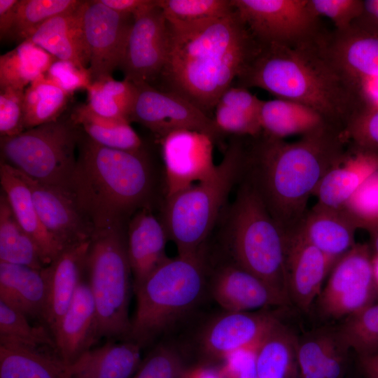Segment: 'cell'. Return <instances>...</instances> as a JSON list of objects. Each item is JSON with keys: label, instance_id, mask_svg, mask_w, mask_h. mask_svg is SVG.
<instances>
[{"label": "cell", "instance_id": "cell-1", "mask_svg": "<svg viewBox=\"0 0 378 378\" xmlns=\"http://www.w3.org/2000/svg\"><path fill=\"white\" fill-rule=\"evenodd\" d=\"M328 34L293 48L259 44L237 77V86L260 88L277 98L305 105L344 133L357 115L373 104L365 84L332 56Z\"/></svg>", "mask_w": 378, "mask_h": 378}, {"label": "cell", "instance_id": "cell-2", "mask_svg": "<svg viewBox=\"0 0 378 378\" xmlns=\"http://www.w3.org/2000/svg\"><path fill=\"white\" fill-rule=\"evenodd\" d=\"M167 22L169 50L157 88L183 97L207 114L254 56L259 43L235 9L220 18Z\"/></svg>", "mask_w": 378, "mask_h": 378}, {"label": "cell", "instance_id": "cell-3", "mask_svg": "<svg viewBox=\"0 0 378 378\" xmlns=\"http://www.w3.org/2000/svg\"><path fill=\"white\" fill-rule=\"evenodd\" d=\"M246 142L243 178L256 191L283 234L297 230L325 174L344 153L343 132L326 126L287 142L262 132Z\"/></svg>", "mask_w": 378, "mask_h": 378}, {"label": "cell", "instance_id": "cell-4", "mask_svg": "<svg viewBox=\"0 0 378 378\" xmlns=\"http://www.w3.org/2000/svg\"><path fill=\"white\" fill-rule=\"evenodd\" d=\"M155 186L154 168L144 147L117 150L80 136L69 190L94 234L122 227L135 211L150 209Z\"/></svg>", "mask_w": 378, "mask_h": 378}, {"label": "cell", "instance_id": "cell-5", "mask_svg": "<svg viewBox=\"0 0 378 378\" xmlns=\"http://www.w3.org/2000/svg\"><path fill=\"white\" fill-rule=\"evenodd\" d=\"M209 274L204 248L167 257L134 290L136 308L130 340L147 346L186 317L209 293Z\"/></svg>", "mask_w": 378, "mask_h": 378}, {"label": "cell", "instance_id": "cell-6", "mask_svg": "<svg viewBox=\"0 0 378 378\" xmlns=\"http://www.w3.org/2000/svg\"><path fill=\"white\" fill-rule=\"evenodd\" d=\"M245 155L246 142L233 136L211 178L164 198L161 220L178 255H192L204 248L233 187L243 177Z\"/></svg>", "mask_w": 378, "mask_h": 378}, {"label": "cell", "instance_id": "cell-7", "mask_svg": "<svg viewBox=\"0 0 378 378\" xmlns=\"http://www.w3.org/2000/svg\"><path fill=\"white\" fill-rule=\"evenodd\" d=\"M240 183L226 226L230 260L290 302L283 233L252 186L243 178Z\"/></svg>", "mask_w": 378, "mask_h": 378}, {"label": "cell", "instance_id": "cell-8", "mask_svg": "<svg viewBox=\"0 0 378 378\" xmlns=\"http://www.w3.org/2000/svg\"><path fill=\"white\" fill-rule=\"evenodd\" d=\"M85 272L95 305L99 340H130L133 281L122 227L94 234Z\"/></svg>", "mask_w": 378, "mask_h": 378}, {"label": "cell", "instance_id": "cell-9", "mask_svg": "<svg viewBox=\"0 0 378 378\" xmlns=\"http://www.w3.org/2000/svg\"><path fill=\"white\" fill-rule=\"evenodd\" d=\"M71 118L1 136L2 161L39 182L69 190L81 134Z\"/></svg>", "mask_w": 378, "mask_h": 378}, {"label": "cell", "instance_id": "cell-10", "mask_svg": "<svg viewBox=\"0 0 378 378\" xmlns=\"http://www.w3.org/2000/svg\"><path fill=\"white\" fill-rule=\"evenodd\" d=\"M254 39L262 45L298 47L322 37L309 0H231Z\"/></svg>", "mask_w": 378, "mask_h": 378}, {"label": "cell", "instance_id": "cell-11", "mask_svg": "<svg viewBox=\"0 0 378 378\" xmlns=\"http://www.w3.org/2000/svg\"><path fill=\"white\" fill-rule=\"evenodd\" d=\"M370 244L356 243L332 267L316 300L323 321L342 320L374 304L378 295Z\"/></svg>", "mask_w": 378, "mask_h": 378}, {"label": "cell", "instance_id": "cell-12", "mask_svg": "<svg viewBox=\"0 0 378 378\" xmlns=\"http://www.w3.org/2000/svg\"><path fill=\"white\" fill-rule=\"evenodd\" d=\"M136 94L130 117L155 134L160 140L181 130L209 135L214 142L224 136L214 118L183 97L148 84H134Z\"/></svg>", "mask_w": 378, "mask_h": 378}, {"label": "cell", "instance_id": "cell-13", "mask_svg": "<svg viewBox=\"0 0 378 378\" xmlns=\"http://www.w3.org/2000/svg\"><path fill=\"white\" fill-rule=\"evenodd\" d=\"M134 18L111 9L100 0L84 1L83 27L90 55L92 83L120 68Z\"/></svg>", "mask_w": 378, "mask_h": 378}, {"label": "cell", "instance_id": "cell-14", "mask_svg": "<svg viewBox=\"0 0 378 378\" xmlns=\"http://www.w3.org/2000/svg\"><path fill=\"white\" fill-rule=\"evenodd\" d=\"M164 162V198L211 178L216 166L209 135L197 131L181 130L160 140Z\"/></svg>", "mask_w": 378, "mask_h": 378}, {"label": "cell", "instance_id": "cell-15", "mask_svg": "<svg viewBox=\"0 0 378 378\" xmlns=\"http://www.w3.org/2000/svg\"><path fill=\"white\" fill-rule=\"evenodd\" d=\"M169 50L168 22L158 4L134 18L119 68L124 79L153 85L166 64Z\"/></svg>", "mask_w": 378, "mask_h": 378}, {"label": "cell", "instance_id": "cell-16", "mask_svg": "<svg viewBox=\"0 0 378 378\" xmlns=\"http://www.w3.org/2000/svg\"><path fill=\"white\" fill-rule=\"evenodd\" d=\"M279 316L267 309L257 312H227L209 319L197 336L204 358L218 360L255 347Z\"/></svg>", "mask_w": 378, "mask_h": 378}, {"label": "cell", "instance_id": "cell-17", "mask_svg": "<svg viewBox=\"0 0 378 378\" xmlns=\"http://www.w3.org/2000/svg\"><path fill=\"white\" fill-rule=\"evenodd\" d=\"M285 268L291 306L308 314L335 261L309 241L298 230L283 234Z\"/></svg>", "mask_w": 378, "mask_h": 378}, {"label": "cell", "instance_id": "cell-18", "mask_svg": "<svg viewBox=\"0 0 378 378\" xmlns=\"http://www.w3.org/2000/svg\"><path fill=\"white\" fill-rule=\"evenodd\" d=\"M18 172L31 192L43 226L64 248L92 239L94 228L71 192Z\"/></svg>", "mask_w": 378, "mask_h": 378}, {"label": "cell", "instance_id": "cell-19", "mask_svg": "<svg viewBox=\"0 0 378 378\" xmlns=\"http://www.w3.org/2000/svg\"><path fill=\"white\" fill-rule=\"evenodd\" d=\"M208 292L227 312L291 306L265 282L231 260L220 265L211 274L209 270Z\"/></svg>", "mask_w": 378, "mask_h": 378}, {"label": "cell", "instance_id": "cell-20", "mask_svg": "<svg viewBox=\"0 0 378 378\" xmlns=\"http://www.w3.org/2000/svg\"><path fill=\"white\" fill-rule=\"evenodd\" d=\"M91 239L64 248L42 270L47 286L43 321L52 335L69 307L85 272Z\"/></svg>", "mask_w": 378, "mask_h": 378}, {"label": "cell", "instance_id": "cell-21", "mask_svg": "<svg viewBox=\"0 0 378 378\" xmlns=\"http://www.w3.org/2000/svg\"><path fill=\"white\" fill-rule=\"evenodd\" d=\"M52 336L57 355L66 367L76 363L98 342L97 312L88 281L82 279Z\"/></svg>", "mask_w": 378, "mask_h": 378}, {"label": "cell", "instance_id": "cell-22", "mask_svg": "<svg viewBox=\"0 0 378 378\" xmlns=\"http://www.w3.org/2000/svg\"><path fill=\"white\" fill-rule=\"evenodd\" d=\"M169 240L162 222L150 208L137 211L129 223L127 250L133 276V291L167 256V241Z\"/></svg>", "mask_w": 378, "mask_h": 378}, {"label": "cell", "instance_id": "cell-23", "mask_svg": "<svg viewBox=\"0 0 378 378\" xmlns=\"http://www.w3.org/2000/svg\"><path fill=\"white\" fill-rule=\"evenodd\" d=\"M358 229L357 222L344 208L316 203L308 210L298 230L324 254L337 261L355 245Z\"/></svg>", "mask_w": 378, "mask_h": 378}, {"label": "cell", "instance_id": "cell-24", "mask_svg": "<svg viewBox=\"0 0 378 378\" xmlns=\"http://www.w3.org/2000/svg\"><path fill=\"white\" fill-rule=\"evenodd\" d=\"M0 183L16 219L35 242L44 265H48L64 248L43 226L31 192L19 172L2 160Z\"/></svg>", "mask_w": 378, "mask_h": 378}, {"label": "cell", "instance_id": "cell-25", "mask_svg": "<svg viewBox=\"0 0 378 378\" xmlns=\"http://www.w3.org/2000/svg\"><path fill=\"white\" fill-rule=\"evenodd\" d=\"M377 170V155L349 146L318 183L314 194L317 204L343 208L360 185Z\"/></svg>", "mask_w": 378, "mask_h": 378}, {"label": "cell", "instance_id": "cell-26", "mask_svg": "<svg viewBox=\"0 0 378 378\" xmlns=\"http://www.w3.org/2000/svg\"><path fill=\"white\" fill-rule=\"evenodd\" d=\"M83 2L76 9L48 20L27 40L57 59L69 61L88 69L90 55L83 27Z\"/></svg>", "mask_w": 378, "mask_h": 378}, {"label": "cell", "instance_id": "cell-27", "mask_svg": "<svg viewBox=\"0 0 378 378\" xmlns=\"http://www.w3.org/2000/svg\"><path fill=\"white\" fill-rule=\"evenodd\" d=\"M42 270L0 262V300L27 317L43 320L47 286Z\"/></svg>", "mask_w": 378, "mask_h": 378}, {"label": "cell", "instance_id": "cell-28", "mask_svg": "<svg viewBox=\"0 0 378 378\" xmlns=\"http://www.w3.org/2000/svg\"><path fill=\"white\" fill-rule=\"evenodd\" d=\"M141 347L131 340L91 349L68 367L69 378H130L141 364Z\"/></svg>", "mask_w": 378, "mask_h": 378}, {"label": "cell", "instance_id": "cell-29", "mask_svg": "<svg viewBox=\"0 0 378 378\" xmlns=\"http://www.w3.org/2000/svg\"><path fill=\"white\" fill-rule=\"evenodd\" d=\"M298 336L278 317L254 348L257 378H300Z\"/></svg>", "mask_w": 378, "mask_h": 378}, {"label": "cell", "instance_id": "cell-30", "mask_svg": "<svg viewBox=\"0 0 378 378\" xmlns=\"http://www.w3.org/2000/svg\"><path fill=\"white\" fill-rule=\"evenodd\" d=\"M328 48L338 64L364 83L378 78V36L354 25L327 36Z\"/></svg>", "mask_w": 378, "mask_h": 378}, {"label": "cell", "instance_id": "cell-31", "mask_svg": "<svg viewBox=\"0 0 378 378\" xmlns=\"http://www.w3.org/2000/svg\"><path fill=\"white\" fill-rule=\"evenodd\" d=\"M263 100L243 87H230L215 107L214 120L223 136L256 137L262 132L260 111Z\"/></svg>", "mask_w": 378, "mask_h": 378}, {"label": "cell", "instance_id": "cell-32", "mask_svg": "<svg viewBox=\"0 0 378 378\" xmlns=\"http://www.w3.org/2000/svg\"><path fill=\"white\" fill-rule=\"evenodd\" d=\"M0 378H69L68 367L52 349L0 342Z\"/></svg>", "mask_w": 378, "mask_h": 378}, {"label": "cell", "instance_id": "cell-33", "mask_svg": "<svg viewBox=\"0 0 378 378\" xmlns=\"http://www.w3.org/2000/svg\"><path fill=\"white\" fill-rule=\"evenodd\" d=\"M260 125L264 134L279 139L293 135L303 136L329 126L312 108L279 98L263 102Z\"/></svg>", "mask_w": 378, "mask_h": 378}, {"label": "cell", "instance_id": "cell-34", "mask_svg": "<svg viewBox=\"0 0 378 378\" xmlns=\"http://www.w3.org/2000/svg\"><path fill=\"white\" fill-rule=\"evenodd\" d=\"M57 59L29 41L0 56V89L25 90Z\"/></svg>", "mask_w": 378, "mask_h": 378}, {"label": "cell", "instance_id": "cell-35", "mask_svg": "<svg viewBox=\"0 0 378 378\" xmlns=\"http://www.w3.org/2000/svg\"><path fill=\"white\" fill-rule=\"evenodd\" d=\"M71 118L76 125L83 127L89 138L98 144L121 150H137L143 148L140 137L127 120L99 115L86 104L76 107Z\"/></svg>", "mask_w": 378, "mask_h": 378}, {"label": "cell", "instance_id": "cell-36", "mask_svg": "<svg viewBox=\"0 0 378 378\" xmlns=\"http://www.w3.org/2000/svg\"><path fill=\"white\" fill-rule=\"evenodd\" d=\"M0 262L42 270L39 250L16 219L6 195L0 197Z\"/></svg>", "mask_w": 378, "mask_h": 378}, {"label": "cell", "instance_id": "cell-37", "mask_svg": "<svg viewBox=\"0 0 378 378\" xmlns=\"http://www.w3.org/2000/svg\"><path fill=\"white\" fill-rule=\"evenodd\" d=\"M70 96L44 76L31 83L24 94L25 130L59 119Z\"/></svg>", "mask_w": 378, "mask_h": 378}, {"label": "cell", "instance_id": "cell-38", "mask_svg": "<svg viewBox=\"0 0 378 378\" xmlns=\"http://www.w3.org/2000/svg\"><path fill=\"white\" fill-rule=\"evenodd\" d=\"M88 107L94 113L106 118L127 120L134 106L136 85L126 80L112 76L97 80L87 89Z\"/></svg>", "mask_w": 378, "mask_h": 378}, {"label": "cell", "instance_id": "cell-39", "mask_svg": "<svg viewBox=\"0 0 378 378\" xmlns=\"http://www.w3.org/2000/svg\"><path fill=\"white\" fill-rule=\"evenodd\" d=\"M80 0H18L15 18L9 35L20 43L50 18L76 9Z\"/></svg>", "mask_w": 378, "mask_h": 378}, {"label": "cell", "instance_id": "cell-40", "mask_svg": "<svg viewBox=\"0 0 378 378\" xmlns=\"http://www.w3.org/2000/svg\"><path fill=\"white\" fill-rule=\"evenodd\" d=\"M43 326H31L24 314L0 300V342L50 349L57 353L54 337Z\"/></svg>", "mask_w": 378, "mask_h": 378}, {"label": "cell", "instance_id": "cell-41", "mask_svg": "<svg viewBox=\"0 0 378 378\" xmlns=\"http://www.w3.org/2000/svg\"><path fill=\"white\" fill-rule=\"evenodd\" d=\"M335 327L356 356L378 351V303L346 317Z\"/></svg>", "mask_w": 378, "mask_h": 378}, {"label": "cell", "instance_id": "cell-42", "mask_svg": "<svg viewBox=\"0 0 378 378\" xmlns=\"http://www.w3.org/2000/svg\"><path fill=\"white\" fill-rule=\"evenodd\" d=\"M335 335V325H326L298 336V363L300 378H325L324 365Z\"/></svg>", "mask_w": 378, "mask_h": 378}, {"label": "cell", "instance_id": "cell-43", "mask_svg": "<svg viewBox=\"0 0 378 378\" xmlns=\"http://www.w3.org/2000/svg\"><path fill=\"white\" fill-rule=\"evenodd\" d=\"M169 22H190L226 16L234 8L231 0H158Z\"/></svg>", "mask_w": 378, "mask_h": 378}, {"label": "cell", "instance_id": "cell-44", "mask_svg": "<svg viewBox=\"0 0 378 378\" xmlns=\"http://www.w3.org/2000/svg\"><path fill=\"white\" fill-rule=\"evenodd\" d=\"M343 208L360 229L368 231L378 225V170L360 185Z\"/></svg>", "mask_w": 378, "mask_h": 378}, {"label": "cell", "instance_id": "cell-45", "mask_svg": "<svg viewBox=\"0 0 378 378\" xmlns=\"http://www.w3.org/2000/svg\"><path fill=\"white\" fill-rule=\"evenodd\" d=\"M183 361L176 346L159 344L140 364L134 378H185Z\"/></svg>", "mask_w": 378, "mask_h": 378}, {"label": "cell", "instance_id": "cell-46", "mask_svg": "<svg viewBox=\"0 0 378 378\" xmlns=\"http://www.w3.org/2000/svg\"><path fill=\"white\" fill-rule=\"evenodd\" d=\"M349 146L378 156V106L357 115L344 132Z\"/></svg>", "mask_w": 378, "mask_h": 378}, {"label": "cell", "instance_id": "cell-47", "mask_svg": "<svg viewBox=\"0 0 378 378\" xmlns=\"http://www.w3.org/2000/svg\"><path fill=\"white\" fill-rule=\"evenodd\" d=\"M24 90H0V134L12 136L25 130L24 127Z\"/></svg>", "mask_w": 378, "mask_h": 378}, {"label": "cell", "instance_id": "cell-48", "mask_svg": "<svg viewBox=\"0 0 378 378\" xmlns=\"http://www.w3.org/2000/svg\"><path fill=\"white\" fill-rule=\"evenodd\" d=\"M309 5L317 17H326L336 30H344L360 15L363 0H309Z\"/></svg>", "mask_w": 378, "mask_h": 378}, {"label": "cell", "instance_id": "cell-49", "mask_svg": "<svg viewBox=\"0 0 378 378\" xmlns=\"http://www.w3.org/2000/svg\"><path fill=\"white\" fill-rule=\"evenodd\" d=\"M44 76L70 95L78 90H87L92 84L88 68L61 59L55 60Z\"/></svg>", "mask_w": 378, "mask_h": 378}, {"label": "cell", "instance_id": "cell-50", "mask_svg": "<svg viewBox=\"0 0 378 378\" xmlns=\"http://www.w3.org/2000/svg\"><path fill=\"white\" fill-rule=\"evenodd\" d=\"M228 357L225 374L229 378H257L254 349L241 350Z\"/></svg>", "mask_w": 378, "mask_h": 378}, {"label": "cell", "instance_id": "cell-51", "mask_svg": "<svg viewBox=\"0 0 378 378\" xmlns=\"http://www.w3.org/2000/svg\"><path fill=\"white\" fill-rule=\"evenodd\" d=\"M102 4L120 13L132 15L134 18L158 4V0H100Z\"/></svg>", "mask_w": 378, "mask_h": 378}, {"label": "cell", "instance_id": "cell-52", "mask_svg": "<svg viewBox=\"0 0 378 378\" xmlns=\"http://www.w3.org/2000/svg\"><path fill=\"white\" fill-rule=\"evenodd\" d=\"M352 25L378 36V0H363L362 11Z\"/></svg>", "mask_w": 378, "mask_h": 378}, {"label": "cell", "instance_id": "cell-53", "mask_svg": "<svg viewBox=\"0 0 378 378\" xmlns=\"http://www.w3.org/2000/svg\"><path fill=\"white\" fill-rule=\"evenodd\" d=\"M18 0H0V37H9L13 29Z\"/></svg>", "mask_w": 378, "mask_h": 378}, {"label": "cell", "instance_id": "cell-54", "mask_svg": "<svg viewBox=\"0 0 378 378\" xmlns=\"http://www.w3.org/2000/svg\"><path fill=\"white\" fill-rule=\"evenodd\" d=\"M357 365L363 378H378V351L356 356Z\"/></svg>", "mask_w": 378, "mask_h": 378}, {"label": "cell", "instance_id": "cell-55", "mask_svg": "<svg viewBox=\"0 0 378 378\" xmlns=\"http://www.w3.org/2000/svg\"><path fill=\"white\" fill-rule=\"evenodd\" d=\"M186 378H221V376L211 370L198 369L193 371Z\"/></svg>", "mask_w": 378, "mask_h": 378}, {"label": "cell", "instance_id": "cell-56", "mask_svg": "<svg viewBox=\"0 0 378 378\" xmlns=\"http://www.w3.org/2000/svg\"><path fill=\"white\" fill-rule=\"evenodd\" d=\"M368 232L370 237V246L372 253L374 255H378V225L370 229Z\"/></svg>", "mask_w": 378, "mask_h": 378}, {"label": "cell", "instance_id": "cell-57", "mask_svg": "<svg viewBox=\"0 0 378 378\" xmlns=\"http://www.w3.org/2000/svg\"><path fill=\"white\" fill-rule=\"evenodd\" d=\"M372 267L375 282L378 288V255L374 254L372 255Z\"/></svg>", "mask_w": 378, "mask_h": 378}]
</instances>
